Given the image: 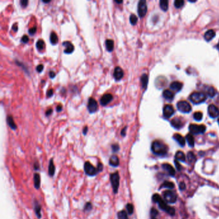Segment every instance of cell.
Segmentation results:
<instances>
[{
  "label": "cell",
  "instance_id": "cell-1",
  "mask_svg": "<svg viewBox=\"0 0 219 219\" xmlns=\"http://www.w3.org/2000/svg\"><path fill=\"white\" fill-rule=\"evenodd\" d=\"M152 151L155 154L159 155H164L167 153L168 147L165 143L159 141H154L152 144Z\"/></svg>",
  "mask_w": 219,
  "mask_h": 219
},
{
  "label": "cell",
  "instance_id": "cell-2",
  "mask_svg": "<svg viewBox=\"0 0 219 219\" xmlns=\"http://www.w3.org/2000/svg\"><path fill=\"white\" fill-rule=\"evenodd\" d=\"M120 177L118 172H116L110 174V182L114 194H116L118 192L120 186Z\"/></svg>",
  "mask_w": 219,
  "mask_h": 219
},
{
  "label": "cell",
  "instance_id": "cell-3",
  "mask_svg": "<svg viewBox=\"0 0 219 219\" xmlns=\"http://www.w3.org/2000/svg\"><path fill=\"white\" fill-rule=\"evenodd\" d=\"M207 99V96L204 93L195 92L190 96V100L195 104H198L204 102Z\"/></svg>",
  "mask_w": 219,
  "mask_h": 219
},
{
  "label": "cell",
  "instance_id": "cell-4",
  "mask_svg": "<svg viewBox=\"0 0 219 219\" xmlns=\"http://www.w3.org/2000/svg\"><path fill=\"white\" fill-rule=\"evenodd\" d=\"M83 170H84L85 174L90 177L95 176L99 173L97 168L92 165L89 161H86L84 166H83Z\"/></svg>",
  "mask_w": 219,
  "mask_h": 219
},
{
  "label": "cell",
  "instance_id": "cell-5",
  "mask_svg": "<svg viewBox=\"0 0 219 219\" xmlns=\"http://www.w3.org/2000/svg\"><path fill=\"white\" fill-rule=\"evenodd\" d=\"M206 126L204 125L190 124L189 126V130L193 134H203L206 131Z\"/></svg>",
  "mask_w": 219,
  "mask_h": 219
},
{
  "label": "cell",
  "instance_id": "cell-6",
  "mask_svg": "<svg viewBox=\"0 0 219 219\" xmlns=\"http://www.w3.org/2000/svg\"><path fill=\"white\" fill-rule=\"evenodd\" d=\"M177 107L178 110L184 113H188L192 111V107L186 101H179L177 103Z\"/></svg>",
  "mask_w": 219,
  "mask_h": 219
},
{
  "label": "cell",
  "instance_id": "cell-7",
  "mask_svg": "<svg viewBox=\"0 0 219 219\" xmlns=\"http://www.w3.org/2000/svg\"><path fill=\"white\" fill-rule=\"evenodd\" d=\"M147 12V5L146 1L141 0L138 4V14L140 18H143Z\"/></svg>",
  "mask_w": 219,
  "mask_h": 219
},
{
  "label": "cell",
  "instance_id": "cell-8",
  "mask_svg": "<svg viewBox=\"0 0 219 219\" xmlns=\"http://www.w3.org/2000/svg\"><path fill=\"white\" fill-rule=\"evenodd\" d=\"M163 197L167 203L172 204L177 201V195L172 191H166L164 192Z\"/></svg>",
  "mask_w": 219,
  "mask_h": 219
},
{
  "label": "cell",
  "instance_id": "cell-9",
  "mask_svg": "<svg viewBox=\"0 0 219 219\" xmlns=\"http://www.w3.org/2000/svg\"><path fill=\"white\" fill-rule=\"evenodd\" d=\"M99 105L96 100L92 97H90L88 100V109L90 113H94L97 111Z\"/></svg>",
  "mask_w": 219,
  "mask_h": 219
},
{
  "label": "cell",
  "instance_id": "cell-10",
  "mask_svg": "<svg viewBox=\"0 0 219 219\" xmlns=\"http://www.w3.org/2000/svg\"><path fill=\"white\" fill-rule=\"evenodd\" d=\"M175 113V109L172 105H166L163 108V116L166 118H170Z\"/></svg>",
  "mask_w": 219,
  "mask_h": 219
},
{
  "label": "cell",
  "instance_id": "cell-11",
  "mask_svg": "<svg viewBox=\"0 0 219 219\" xmlns=\"http://www.w3.org/2000/svg\"><path fill=\"white\" fill-rule=\"evenodd\" d=\"M207 111H208L209 116L212 118H215L219 116V109L215 105H209L208 109H207Z\"/></svg>",
  "mask_w": 219,
  "mask_h": 219
},
{
  "label": "cell",
  "instance_id": "cell-12",
  "mask_svg": "<svg viewBox=\"0 0 219 219\" xmlns=\"http://www.w3.org/2000/svg\"><path fill=\"white\" fill-rule=\"evenodd\" d=\"M113 96L111 94L107 93V94H103V96L101 97V99L100 100V104L103 106H105L106 105H107L109 103H110L111 101L113 100Z\"/></svg>",
  "mask_w": 219,
  "mask_h": 219
},
{
  "label": "cell",
  "instance_id": "cell-13",
  "mask_svg": "<svg viewBox=\"0 0 219 219\" xmlns=\"http://www.w3.org/2000/svg\"><path fill=\"white\" fill-rule=\"evenodd\" d=\"M123 75H124L123 70L120 67V66H116L114 70V73H113L114 79L116 80H120L122 79Z\"/></svg>",
  "mask_w": 219,
  "mask_h": 219
},
{
  "label": "cell",
  "instance_id": "cell-14",
  "mask_svg": "<svg viewBox=\"0 0 219 219\" xmlns=\"http://www.w3.org/2000/svg\"><path fill=\"white\" fill-rule=\"evenodd\" d=\"M62 46H64L65 47V49L64 50V52L65 53L70 54L74 51V46L70 41H64L62 42Z\"/></svg>",
  "mask_w": 219,
  "mask_h": 219
},
{
  "label": "cell",
  "instance_id": "cell-15",
  "mask_svg": "<svg viewBox=\"0 0 219 219\" xmlns=\"http://www.w3.org/2000/svg\"><path fill=\"white\" fill-rule=\"evenodd\" d=\"M34 210L35 211V213L36 216L38 218H41L42 215H41V206L40 205V204L39 203V202L37 201L36 199L34 201Z\"/></svg>",
  "mask_w": 219,
  "mask_h": 219
},
{
  "label": "cell",
  "instance_id": "cell-16",
  "mask_svg": "<svg viewBox=\"0 0 219 219\" xmlns=\"http://www.w3.org/2000/svg\"><path fill=\"white\" fill-rule=\"evenodd\" d=\"M109 165L113 167H117L120 165V159L116 155H112L109 160Z\"/></svg>",
  "mask_w": 219,
  "mask_h": 219
},
{
  "label": "cell",
  "instance_id": "cell-17",
  "mask_svg": "<svg viewBox=\"0 0 219 219\" xmlns=\"http://www.w3.org/2000/svg\"><path fill=\"white\" fill-rule=\"evenodd\" d=\"M171 124L174 128L179 129L183 127V122L179 118H174L171 121Z\"/></svg>",
  "mask_w": 219,
  "mask_h": 219
},
{
  "label": "cell",
  "instance_id": "cell-18",
  "mask_svg": "<svg viewBox=\"0 0 219 219\" xmlns=\"http://www.w3.org/2000/svg\"><path fill=\"white\" fill-rule=\"evenodd\" d=\"M34 187L37 190L39 189L41 186V177L40 175L37 173H35L34 175Z\"/></svg>",
  "mask_w": 219,
  "mask_h": 219
},
{
  "label": "cell",
  "instance_id": "cell-19",
  "mask_svg": "<svg viewBox=\"0 0 219 219\" xmlns=\"http://www.w3.org/2000/svg\"><path fill=\"white\" fill-rule=\"evenodd\" d=\"M55 172V167L53 159H51L50 160V163H49L48 166V175H50V177H53Z\"/></svg>",
  "mask_w": 219,
  "mask_h": 219
},
{
  "label": "cell",
  "instance_id": "cell-20",
  "mask_svg": "<svg viewBox=\"0 0 219 219\" xmlns=\"http://www.w3.org/2000/svg\"><path fill=\"white\" fill-rule=\"evenodd\" d=\"M170 87V89L175 91H179L183 88V83H181L180 82L175 81L171 83Z\"/></svg>",
  "mask_w": 219,
  "mask_h": 219
},
{
  "label": "cell",
  "instance_id": "cell-21",
  "mask_svg": "<svg viewBox=\"0 0 219 219\" xmlns=\"http://www.w3.org/2000/svg\"><path fill=\"white\" fill-rule=\"evenodd\" d=\"M162 166H163V168L165 169V170L168 172L170 175H172V176H174V175H175V170L170 165L165 163V164H163Z\"/></svg>",
  "mask_w": 219,
  "mask_h": 219
},
{
  "label": "cell",
  "instance_id": "cell-22",
  "mask_svg": "<svg viewBox=\"0 0 219 219\" xmlns=\"http://www.w3.org/2000/svg\"><path fill=\"white\" fill-rule=\"evenodd\" d=\"M215 31L213 30H207L206 32L204 34V39L207 41H209L215 36Z\"/></svg>",
  "mask_w": 219,
  "mask_h": 219
},
{
  "label": "cell",
  "instance_id": "cell-23",
  "mask_svg": "<svg viewBox=\"0 0 219 219\" xmlns=\"http://www.w3.org/2000/svg\"><path fill=\"white\" fill-rule=\"evenodd\" d=\"M174 140H175L177 141V142L179 143V144L181 146H184V145H185V139H184V138H183L182 136H181V134H175L174 135Z\"/></svg>",
  "mask_w": 219,
  "mask_h": 219
},
{
  "label": "cell",
  "instance_id": "cell-24",
  "mask_svg": "<svg viewBox=\"0 0 219 219\" xmlns=\"http://www.w3.org/2000/svg\"><path fill=\"white\" fill-rule=\"evenodd\" d=\"M7 122L8 126H9L11 129H13V130H16V129H17V125H16L15 122H14L13 117L11 116V115H8V116H7Z\"/></svg>",
  "mask_w": 219,
  "mask_h": 219
},
{
  "label": "cell",
  "instance_id": "cell-25",
  "mask_svg": "<svg viewBox=\"0 0 219 219\" xmlns=\"http://www.w3.org/2000/svg\"><path fill=\"white\" fill-rule=\"evenodd\" d=\"M163 95L164 98H165L166 99L170 100H172L174 97V92H172L170 90H168V89H166V90L164 91Z\"/></svg>",
  "mask_w": 219,
  "mask_h": 219
},
{
  "label": "cell",
  "instance_id": "cell-26",
  "mask_svg": "<svg viewBox=\"0 0 219 219\" xmlns=\"http://www.w3.org/2000/svg\"><path fill=\"white\" fill-rule=\"evenodd\" d=\"M114 43L113 40L112 39H107L105 41V47L107 50L108 51H112L114 49Z\"/></svg>",
  "mask_w": 219,
  "mask_h": 219
},
{
  "label": "cell",
  "instance_id": "cell-27",
  "mask_svg": "<svg viewBox=\"0 0 219 219\" xmlns=\"http://www.w3.org/2000/svg\"><path fill=\"white\" fill-rule=\"evenodd\" d=\"M149 82V77L146 74H143L141 77V82H142V86L143 89H146L147 86Z\"/></svg>",
  "mask_w": 219,
  "mask_h": 219
},
{
  "label": "cell",
  "instance_id": "cell-28",
  "mask_svg": "<svg viewBox=\"0 0 219 219\" xmlns=\"http://www.w3.org/2000/svg\"><path fill=\"white\" fill-rule=\"evenodd\" d=\"M50 42L53 45L56 44L58 42V41H59L58 36H57V35L55 34V32H54V31H51V34H50Z\"/></svg>",
  "mask_w": 219,
  "mask_h": 219
},
{
  "label": "cell",
  "instance_id": "cell-29",
  "mask_svg": "<svg viewBox=\"0 0 219 219\" xmlns=\"http://www.w3.org/2000/svg\"><path fill=\"white\" fill-rule=\"evenodd\" d=\"M186 140L187 142H188V145L191 146V147H194L195 144V140L193 135L192 134H188L186 136Z\"/></svg>",
  "mask_w": 219,
  "mask_h": 219
},
{
  "label": "cell",
  "instance_id": "cell-30",
  "mask_svg": "<svg viewBox=\"0 0 219 219\" xmlns=\"http://www.w3.org/2000/svg\"><path fill=\"white\" fill-rule=\"evenodd\" d=\"M45 43L42 39H39L36 42V48L38 50L41 51L44 48Z\"/></svg>",
  "mask_w": 219,
  "mask_h": 219
},
{
  "label": "cell",
  "instance_id": "cell-31",
  "mask_svg": "<svg viewBox=\"0 0 219 219\" xmlns=\"http://www.w3.org/2000/svg\"><path fill=\"white\" fill-rule=\"evenodd\" d=\"M160 7L163 11H166L168 8V1L167 0H161Z\"/></svg>",
  "mask_w": 219,
  "mask_h": 219
},
{
  "label": "cell",
  "instance_id": "cell-32",
  "mask_svg": "<svg viewBox=\"0 0 219 219\" xmlns=\"http://www.w3.org/2000/svg\"><path fill=\"white\" fill-rule=\"evenodd\" d=\"M175 158H176V159L181 161H185L186 159L185 155L181 151L177 152V153L175 154Z\"/></svg>",
  "mask_w": 219,
  "mask_h": 219
},
{
  "label": "cell",
  "instance_id": "cell-33",
  "mask_svg": "<svg viewBox=\"0 0 219 219\" xmlns=\"http://www.w3.org/2000/svg\"><path fill=\"white\" fill-rule=\"evenodd\" d=\"M118 219H129L128 218V213L125 210H122L119 211L117 214Z\"/></svg>",
  "mask_w": 219,
  "mask_h": 219
},
{
  "label": "cell",
  "instance_id": "cell-34",
  "mask_svg": "<svg viewBox=\"0 0 219 219\" xmlns=\"http://www.w3.org/2000/svg\"><path fill=\"white\" fill-rule=\"evenodd\" d=\"M174 184L170 182V181H165L164 183L161 185V188H174Z\"/></svg>",
  "mask_w": 219,
  "mask_h": 219
},
{
  "label": "cell",
  "instance_id": "cell-35",
  "mask_svg": "<svg viewBox=\"0 0 219 219\" xmlns=\"http://www.w3.org/2000/svg\"><path fill=\"white\" fill-rule=\"evenodd\" d=\"M207 94L209 97H213L216 94L215 89L213 87H209L207 89Z\"/></svg>",
  "mask_w": 219,
  "mask_h": 219
},
{
  "label": "cell",
  "instance_id": "cell-36",
  "mask_svg": "<svg viewBox=\"0 0 219 219\" xmlns=\"http://www.w3.org/2000/svg\"><path fill=\"white\" fill-rule=\"evenodd\" d=\"M187 157H188V160L190 163H194L196 160V157L195 154L192 152H189L187 155Z\"/></svg>",
  "mask_w": 219,
  "mask_h": 219
},
{
  "label": "cell",
  "instance_id": "cell-37",
  "mask_svg": "<svg viewBox=\"0 0 219 219\" xmlns=\"http://www.w3.org/2000/svg\"><path fill=\"white\" fill-rule=\"evenodd\" d=\"M129 20H130V23L132 25H135L138 22V18L137 16L135 15V14H131L130 16V18H129Z\"/></svg>",
  "mask_w": 219,
  "mask_h": 219
},
{
  "label": "cell",
  "instance_id": "cell-38",
  "mask_svg": "<svg viewBox=\"0 0 219 219\" xmlns=\"http://www.w3.org/2000/svg\"><path fill=\"white\" fill-rule=\"evenodd\" d=\"M126 209H127V213L129 215H132V213H133L134 212V206L133 205H132V204H130V203H128L126 205Z\"/></svg>",
  "mask_w": 219,
  "mask_h": 219
},
{
  "label": "cell",
  "instance_id": "cell-39",
  "mask_svg": "<svg viewBox=\"0 0 219 219\" xmlns=\"http://www.w3.org/2000/svg\"><path fill=\"white\" fill-rule=\"evenodd\" d=\"M203 113L201 112H195L194 114V118L195 120L197 121H201L203 118Z\"/></svg>",
  "mask_w": 219,
  "mask_h": 219
},
{
  "label": "cell",
  "instance_id": "cell-40",
  "mask_svg": "<svg viewBox=\"0 0 219 219\" xmlns=\"http://www.w3.org/2000/svg\"><path fill=\"white\" fill-rule=\"evenodd\" d=\"M93 209V205L92 204L90 203V202H88V203H86L84 206V208H83V211H90Z\"/></svg>",
  "mask_w": 219,
  "mask_h": 219
},
{
  "label": "cell",
  "instance_id": "cell-41",
  "mask_svg": "<svg viewBox=\"0 0 219 219\" xmlns=\"http://www.w3.org/2000/svg\"><path fill=\"white\" fill-rule=\"evenodd\" d=\"M184 3V1H183V0H175L174 2V5L175 7L179 8L182 7L183 6Z\"/></svg>",
  "mask_w": 219,
  "mask_h": 219
},
{
  "label": "cell",
  "instance_id": "cell-42",
  "mask_svg": "<svg viewBox=\"0 0 219 219\" xmlns=\"http://www.w3.org/2000/svg\"><path fill=\"white\" fill-rule=\"evenodd\" d=\"M112 151L113 152H117L120 151V145L118 143H114L111 145Z\"/></svg>",
  "mask_w": 219,
  "mask_h": 219
},
{
  "label": "cell",
  "instance_id": "cell-43",
  "mask_svg": "<svg viewBox=\"0 0 219 219\" xmlns=\"http://www.w3.org/2000/svg\"><path fill=\"white\" fill-rule=\"evenodd\" d=\"M158 211H157V209H155V208H152L151 210V215L152 219H155V217L157 215Z\"/></svg>",
  "mask_w": 219,
  "mask_h": 219
},
{
  "label": "cell",
  "instance_id": "cell-44",
  "mask_svg": "<svg viewBox=\"0 0 219 219\" xmlns=\"http://www.w3.org/2000/svg\"><path fill=\"white\" fill-rule=\"evenodd\" d=\"M36 31H37V27H34L29 28V30H28V33H29L30 35L33 36L36 33Z\"/></svg>",
  "mask_w": 219,
  "mask_h": 219
},
{
  "label": "cell",
  "instance_id": "cell-45",
  "mask_svg": "<svg viewBox=\"0 0 219 219\" xmlns=\"http://www.w3.org/2000/svg\"><path fill=\"white\" fill-rule=\"evenodd\" d=\"M161 198V196L158 194H154L152 196V200H153V201L155 202V203H157V201H159Z\"/></svg>",
  "mask_w": 219,
  "mask_h": 219
},
{
  "label": "cell",
  "instance_id": "cell-46",
  "mask_svg": "<svg viewBox=\"0 0 219 219\" xmlns=\"http://www.w3.org/2000/svg\"><path fill=\"white\" fill-rule=\"evenodd\" d=\"M96 168H97V170H98V172H102V171L103 170V164H102V163H98V164H97V167H96Z\"/></svg>",
  "mask_w": 219,
  "mask_h": 219
},
{
  "label": "cell",
  "instance_id": "cell-47",
  "mask_svg": "<svg viewBox=\"0 0 219 219\" xmlns=\"http://www.w3.org/2000/svg\"><path fill=\"white\" fill-rule=\"evenodd\" d=\"M29 41V37L27 35H24L21 38V42L23 43H27Z\"/></svg>",
  "mask_w": 219,
  "mask_h": 219
},
{
  "label": "cell",
  "instance_id": "cell-48",
  "mask_svg": "<svg viewBox=\"0 0 219 219\" xmlns=\"http://www.w3.org/2000/svg\"><path fill=\"white\" fill-rule=\"evenodd\" d=\"M28 0H21V1H20V5L22 7H26L28 5Z\"/></svg>",
  "mask_w": 219,
  "mask_h": 219
},
{
  "label": "cell",
  "instance_id": "cell-49",
  "mask_svg": "<svg viewBox=\"0 0 219 219\" xmlns=\"http://www.w3.org/2000/svg\"><path fill=\"white\" fill-rule=\"evenodd\" d=\"M43 69H44V66H43L42 64L37 65V67H36V70L38 72H39V73L43 70Z\"/></svg>",
  "mask_w": 219,
  "mask_h": 219
},
{
  "label": "cell",
  "instance_id": "cell-50",
  "mask_svg": "<svg viewBox=\"0 0 219 219\" xmlns=\"http://www.w3.org/2000/svg\"><path fill=\"white\" fill-rule=\"evenodd\" d=\"M174 162H175V166H176L177 169L178 170H181V165H180V163H179L178 160H177V159L175 160Z\"/></svg>",
  "mask_w": 219,
  "mask_h": 219
},
{
  "label": "cell",
  "instance_id": "cell-51",
  "mask_svg": "<svg viewBox=\"0 0 219 219\" xmlns=\"http://www.w3.org/2000/svg\"><path fill=\"white\" fill-rule=\"evenodd\" d=\"M47 94L48 97H50V96H52V95L53 94V89H48L47 93Z\"/></svg>",
  "mask_w": 219,
  "mask_h": 219
},
{
  "label": "cell",
  "instance_id": "cell-52",
  "mask_svg": "<svg viewBox=\"0 0 219 219\" xmlns=\"http://www.w3.org/2000/svg\"><path fill=\"white\" fill-rule=\"evenodd\" d=\"M52 112H53L52 109L50 108V109H47V111H46V112H45V114H46V116H50V115L51 113H52Z\"/></svg>",
  "mask_w": 219,
  "mask_h": 219
},
{
  "label": "cell",
  "instance_id": "cell-53",
  "mask_svg": "<svg viewBox=\"0 0 219 219\" xmlns=\"http://www.w3.org/2000/svg\"><path fill=\"white\" fill-rule=\"evenodd\" d=\"M126 131H127V127H125L123 128L122 130L121 131V135H122V136L123 137L125 136V135H126Z\"/></svg>",
  "mask_w": 219,
  "mask_h": 219
},
{
  "label": "cell",
  "instance_id": "cell-54",
  "mask_svg": "<svg viewBox=\"0 0 219 219\" xmlns=\"http://www.w3.org/2000/svg\"><path fill=\"white\" fill-rule=\"evenodd\" d=\"M34 170H38L39 169V164L38 162H37H37H35V163H34Z\"/></svg>",
  "mask_w": 219,
  "mask_h": 219
},
{
  "label": "cell",
  "instance_id": "cell-55",
  "mask_svg": "<svg viewBox=\"0 0 219 219\" xmlns=\"http://www.w3.org/2000/svg\"><path fill=\"white\" fill-rule=\"evenodd\" d=\"M12 29L14 31H18V24H17V23H14V24L13 25V26H12Z\"/></svg>",
  "mask_w": 219,
  "mask_h": 219
},
{
  "label": "cell",
  "instance_id": "cell-56",
  "mask_svg": "<svg viewBox=\"0 0 219 219\" xmlns=\"http://www.w3.org/2000/svg\"><path fill=\"white\" fill-rule=\"evenodd\" d=\"M49 76H50L51 79H53V78L55 77V72L50 71V73H49Z\"/></svg>",
  "mask_w": 219,
  "mask_h": 219
},
{
  "label": "cell",
  "instance_id": "cell-57",
  "mask_svg": "<svg viewBox=\"0 0 219 219\" xmlns=\"http://www.w3.org/2000/svg\"><path fill=\"white\" fill-rule=\"evenodd\" d=\"M179 188H180V190H181L185 189V188H186L185 184H184V183H181L179 184Z\"/></svg>",
  "mask_w": 219,
  "mask_h": 219
},
{
  "label": "cell",
  "instance_id": "cell-58",
  "mask_svg": "<svg viewBox=\"0 0 219 219\" xmlns=\"http://www.w3.org/2000/svg\"><path fill=\"white\" fill-rule=\"evenodd\" d=\"M56 110L57 112H60L62 110V106L61 105H58L56 107Z\"/></svg>",
  "mask_w": 219,
  "mask_h": 219
},
{
  "label": "cell",
  "instance_id": "cell-59",
  "mask_svg": "<svg viewBox=\"0 0 219 219\" xmlns=\"http://www.w3.org/2000/svg\"><path fill=\"white\" fill-rule=\"evenodd\" d=\"M88 131V127H87V126H86V127H84V128H83V131H82L83 134H84V135H86V134H87Z\"/></svg>",
  "mask_w": 219,
  "mask_h": 219
},
{
  "label": "cell",
  "instance_id": "cell-60",
  "mask_svg": "<svg viewBox=\"0 0 219 219\" xmlns=\"http://www.w3.org/2000/svg\"><path fill=\"white\" fill-rule=\"evenodd\" d=\"M114 2L116 3H123L122 1H116V0H115Z\"/></svg>",
  "mask_w": 219,
  "mask_h": 219
},
{
  "label": "cell",
  "instance_id": "cell-61",
  "mask_svg": "<svg viewBox=\"0 0 219 219\" xmlns=\"http://www.w3.org/2000/svg\"><path fill=\"white\" fill-rule=\"evenodd\" d=\"M43 3H49L50 2V1H42Z\"/></svg>",
  "mask_w": 219,
  "mask_h": 219
},
{
  "label": "cell",
  "instance_id": "cell-62",
  "mask_svg": "<svg viewBox=\"0 0 219 219\" xmlns=\"http://www.w3.org/2000/svg\"><path fill=\"white\" fill-rule=\"evenodd\" d=\"M217 49H218L219 50V42L217 44Z\"/></svg>",
  "mask_w": 219,
  "mask_h": 219
},
{
  "label": "cell",
  "instance_id": "cell-63",
  "mask_svg": "<svg viewBox=\"0 0 219 219\" xmlns=\"http://www.w3.org/2000/svg\"><path fill=\"white\" fill-rule=\"evenodd\" d=\"M218 123H219V118H218Z\"/></svg>",
  "mask_w": 219,
  "mask_h": 219
}]
</instances>
